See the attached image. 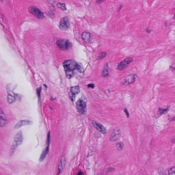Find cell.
<instances>
[{"label": "cell", "mask_w": 175, "mask_h": 175, "mask_svg": "<svg viewBox=\"0 0 175 175\" xmlns=\"http://www.w3.org/2000/svg\"><path fill=\"white\" fill-rule=\"evenodd\" d=\"M23 136L21 131H19L16 134L14 138L13 143L11 148L10 155L12 156L17 148V147L20 145L23 142Z\"/></svg>", "instance_id": "cell-1"}, {"label": "cell", "mask_w": 175, "mask_h": 175, "mask_svg": "<svg viewBox=\"0 0 175 175\" xmlns=\"http://www.w3.org/2000/svg\"><path fill=\"white\" fill-rule=\"evenodd\" d=\"M65 71H77L81 72L82 68L81 66L77 64L74 60L65 61L63 64Z\"/></svg>", "instance_id": "cell-2"}, {"label": "cell", "mask_w": 175, "mask_h": 175, "mask_svg": "<svg viewBox=\"0 0 175 175\" xmlns=\"http://www.w3.org/2000/svg\"><path fill=\"white\" fill-rule=\"evenodd\" d=\"M59 48L62 50H66L71 48L72 43L69 40L64 39H59L56 42Z\"/></svg>", "instance_id": "cell-3"}, {"label": "cell", "mask_w": 175, "mask_h": 175, "mask_svg": "<svg viewBox=\"0 0 175 175\" xmlns=\"http://www.w3.org/2000/svg\"><path fill=\"white\" fill-rule=\"evenodd\" d=\"M11 85H8L7 87V90L8 93L7 100L9 103L12 104L15 102L16 99V94L13 92Z\"/></svg>", "instance_id": "cell-4"}, {"label": "cell", "mask_w": 175, "mask_h": 175, "mask_svg": "<svg viewBox=\"0 0 175 175\" xmlns=\"http://www.w3.org/2000/svg\"><path fill=\"white\" fill-rule=\"evenodd\" d=\"M29 11L34 16L40 19H42L44 18L45 16L43 13L40 9L35 7H30L29 9Z\"/></svg>", "instance_id": "cell-5"}, {"label": "cell", "mask_w": 175, "mask_h": 175, "mask_svg": "<svg viewBox=\"0 0 175 175\" xmlns=\"http://www.w3.org/2000/svg\"><path fill=\"white\" fill-rule=\"evenodd\" d=\"M76 107L81 114H84L86 111V104L84 100L79 99L76 103Z\"/></svg>", "instance_id": "cell-6"}, {"label": "cell", "mask_w": 175, "mask_h": 175, "mask_svg": "<svg viewBox=\"0 0 175 175\" xmlns=\"http://www.w3.org/2000/svg\"><path fill=\"white\" fill-rule=\"evenodd\" d=\"M137 77V76L135 74H130L128 75L125 79L122 81L121 83L124 85H129L135 82Z\"/></svg>", "instance_id": "cell-7"}, {"label": "cell", "mask_w": 175, "mask_h": 175, "mask_svg": "<svg viewBox=\"0 0 175 175\" xmlns=\"http://www.w3.org/2000/svg\"><path fill=\"white\" fill-rule=\"evenodd\" d=\"M133 61V59L131 57L126 59L120 62L117 66V69L120 71L123 70L128 67L131 63Z\"/></svg>", "instance_id": "cell-8"}, {"label": "cell", "mask_w": 175, "mask_h": 175, "mask_svg": "<svg viewBox=\"0 0 175 175\" xmlns=\"http://www.w3.org/2000/svg\"><path fill=\"white\" fill-rule=\"evenodd\" d=\"M70 22L68 17H63L61 20L60 24V28L62 31H66L69 28Z\"/></svg>", "instance_id": "cell-9"}, {"label": "cell", "mask_w": 175, "mask_h": 175, "mask_svg": "<svg viewBox=\"0 0 175 175\" xmlns=\"http://www.w3.org/2000/svg\"><path fill=\"white\" fill-rule=\"evenodd\" d=\"M80 91V88L79 86H75L71 87L69 94V97L72 101H74L76 95L79 94Z\"/></svg>", "instance_id": "cell-10"}, {"label": "cell", "mask_w": 175, "mask_h": 175, "mask_svg": "<svg viewBox=\"0 0 175 175\" xmlns=\"http://www.w3.org/2000/svg\"><path fill=\"white\" fill-rule=\"evenodd\" d=\"M121 134V130L118 128H116L113 130L110 135V140L111 142H115L120 138Z\"/></svg>", "instance_id": "cell-11"}, {"label": "cell", "mask_w": 175, "mask_h": 175, "mask_svg": "<svg viewBox=\"0 0 175 175\" xmlns=\"http://www.w3.org/2000/svg\"><path fill=\"white\" fill-rule=\"evenodd\" d=\"M92 123L93 126L101 133L105 134L106 133V130L105 128L101 124L93 121H92Z\"/></svg>", "instance_id": "cell-12"}, {"label": "cell", "mask_w": 175, "mask_h": 175, "mask_svg": "<svg viewBox=\"0 0 175 175\" xmlns=\"http://www.w3.org/2000/svg\"><path fill=\"white\" fill-rule=\"evenodd\" d=\"M32 124V121L29 120H21L17 122V124L15 125L14 128L18 129L23 126L31 125Z\"/></svg>", "instance_id": "cell-13"}, {"label": "cell", "mask_w": 175, "mask_h": 175, "mask_svg": "<svg viewBox=\"0 0 175 175\" xmlns=\"http://www.w3.org/2000/svg\"><path fill=\"white\" fill-rule=\"evenodd\" d=\"M65 163H66V160L64 156H63L61 160L59 166L58 171H57V174H59L64 169L65 167Z\"/></svg>", "instance_id": "cell-14"}, {"label": "cell", "mask_w": 175, "mask_h": 175, "mask_svg": "<svg viewBox=\"0 0 175 175\" xmlns=\"http://www.w3.org/2000/svg\"><path fill=\"white\" fill-rule=\"evenodd\" d=\"M91 36L89 32H84L82 35V38L86 43L88 44L90 42Z\"/></svg>", "instance_id": "cell-15"}, {"label": "cell", "mask_w": 175, "mask_h": 175, "mask_svg": "<svg viewBox=\"0 0 175 175\" xmlns=\"http://www.w3.org/2000/svg\"><path fill=\"white\" fill-rule=\"evenodd\" d=\"M110 70L109 66L108 63H106L105 65L104 68L103 70L102 73V76L104 77H106L109 75Z\"/></svg>", "instance_id": "cell-16"}, {"label": "cell", "mask_w": 175, "mask_h": 175, "mask_svg": "<svg viewBox=\"0 0 175 175\" xmlns=\"http://www.w3.org/2000/svg\"><path fill=\"white\" fill-rule=\"evenodd\" d=\"M49 145H48L43 150L42 153L41 154L40 158V160L41 162H42L46 158L47 155L49 151Z\"/></svg>", "instance_id": "cell-17"}, {"label": "cell", "mask_w": 175, "mask_h": 175, "mask_svg": "<svg viewBox=\"0 0 175 175\" xmlns=\"http://www.w3.org/2000/svg\"><path fill=\"white\" fill-rule=\"evenodd\" d=\"M0 125L1 127L4 126L6 123L7 120L6 116L3 112L2 109L1 110V121H0Z\"/></svg>", "instance_id": "cell-18"}, {"label": "cell", "mask_w": 175, "mask_h": 175, "mask_svg": "<svg viewBox=\"0 0 175 175\" xmlns=\"http://www.w3.org/2000/svg\"><path fill=\"white\" fill-rule=\"evenodd\" d=\"M170 108L169 107L166 108H159L158 110V114L159 116L166 114L169 110Z\"/></svg>", "instance_id": "cell-19"}, {"label": "cell", "mask_w": 175, "mask_h": 175, "mask_svg": "<svg viewBox=\"0 0 175 175\" xmlns=\"http://www.w3.org/2000/svg\"><path fill=\"white\" fill-rule=\"evenodd\" d=\"M65 74L66 77L69 79H71L74 75V72L73 71H65Z\"/></svg>", "instance_id": "cell-20"}, {"label": "cell", "mask_w": 175, "mask_h": 175, "mask_svg": "<svg viewBox=\"0 0 175 175\" xmlns=\"http://www.w3.org/2000/svg\"><path fill=\"white\" fill-rule=\"evenodd\" d=\"M57 7L61 9L62 10H65L66 9V6L64 4L58 3L57 4Z\"/></svg>", "instance_id": "cell-21"}, {"label": "cell", "mask_w": 175, "mask_h": 175, "mask_svg": "<svg viewBox=\"0 0 175 175\" xmlns=\"http://www.w3.org/2000/svg\"><path fill=\"white\" fill-rule=\"evenodd\" d=\"M169 175H175V167H172L168 170Z\"/></svg>", "instance_id": "cell-22"}, {"label": "cell", "mask_w": 175, "mask_h": 175, "mask_svg": "<svg viewBox=\"0 0 175 175\" xmlns=\"http://www.w3.org/2000/svg\"><path fill=\"white\" fill-rule=\"evenodd\" d=\"M106 55H107V53L106 52H101L98 57L97 60H100L104 58L106 56Z\"/></svg>", "instance_id": "cell-23"}, {"label": "cell", "mask_w": 175, "mask_h": 175, "mask_svg": "<svg viewBox=\"0 0 175 175\" xmlns=\"http://www.w3.org/2000/svg\"><path fill=\"white\" fill-rule=\"evenodd\" d=\"M123 146H124V145L123 143L121 142L118 143L117 144V147L119 150H122L123 149Z\"/></svg>", "instance_id": "cell-24"}, {"label": "cell", "mask_w": 175, "mask_h": 175, "mask_svg": "<svg viewBox=\"0 0 175 175\" xmlns=\"http://www.w3.org/2000/svg\"><path fill=\"white\" fill-rule=\"evenodd\" d=\"M158 173L160 175H166L164 172V169L162 168H159L158 169Z\"/></svg>", "instance_id": "cell-25"}, {"label": "cell", "mask_w": 175, "mask_h": 175, "mask_svg": "<svg viewBox=\"0 0 175 175\" xmlns=\"http://www.w3.org/2000/svg\"><path fill=\"white\" fill-rule=\"evenodd\" d=\"M124 112L126 113L127 117L128 118H129V114L128 111L127 109V108H125V109H124Z\"/></svg>", "instance_id": "cell-26"}, {"label": "cell", "mask_w": 175, "mask_h": 175, "mask_svg": "<svg viewBox=\"0 0 175 175\" xmlns=\"http://www.w3.org/2000/svg\"><path fill=\"white\" fill-rule=\"evenodd\" d=\"M88 87L89 88H91L92 89L94 88L95 86L94 84H89L88 85Z\"/></svg>", "instance_id": "cell-27"}, {"label": "cell", "mask_w": 175, "mask_h": 175, "mask_svg": "<svg viewBox=\"0 0 175 175\" xmlns=\"http://www.w3.org/2000/svg\"><path fill=\"white\" fill-rule=\"evenodd\" d=\"M169 120L171 121H175V117L170 118L169 119Z\"/></svg>", "instance_id": "cell-28"}, {"label": "cell", "mask_w": 175, "mask_h": 175, "mask_svg": "<svg viewBox=\"0 0 175 175\" xmlns=\"http://www.w3.org/2000/svg\"><path fill=\"white\" fill-rule=\"evenodd\" d=\"M105 2L104 1H96V3H97L98 4H101L102 3H103L104 2Z\"/></svg>", "instance_id": "cell-29"}, {"label": "cell", "mask_w": 175, "mask_h": 175, "mask_svg": "<svg viewBox=\"0 0 175 175\" xmlns=\"http://www.w3.org/2000/svg\"><path fill=\"white\" fill-rule=\"evenodd\" d=\"M172 141L173 143L175 144V137L173 138L172 140Z\"/></svg>", "instance_id": "cell-30"}, {"label": "cell", "mask_w": 175, "mask_h": 175, "mask_svg": "<svg viewBox=\"0 0 175 175\" xmlns=\"http://www.w3.org/2000/svg\"><path fill=\"white\" fill-rule=\"evenodd\" d=\"M122 7H123V6L120 5V7H119V10H118V11H120L121 10V9H122Z\"/></svg>", "instance_id": "cell-31"}, {"label": "cell", "mask_w": 175, "mask_h": 175, "mask_svg": "<svg viewBox=\"0 0 175 175\" xmlns=\"http://www.w3.org/2000/svg\"><path fill=\"white\" fill-rule=\"evenodd\" d=\"M83 172H79V173L78 174V175H83Z\"/></svg>", "instance_id": "cell-32"}, {"label": "cell", "mask_w": 175, "mask_h": 175, "mask_svg": "<svg viewBox=\"0 0 175 175\" xmlns=\"http://www.w3.org/2000/svg\"><path fill=\"white\" fill-rule=\"evenodd\" d=\"M173 154L174 155H175V150L173 151Z\"/></svg>", "instance_id": "cell-33"}, {"label": "cell", "mask_w": 175, "mask_h": 175, "mask_svg": "<svg viewBox=\"0 0 175 175\" xmlns=\"http://www.w3.org/2000/svg\"><path fill=\"white\" fill-rule=\"evenodd\" d=\"M174 19L175 20V15H174Z\"/></svg>", "instance_id": "cell-34"}]
</instances>
